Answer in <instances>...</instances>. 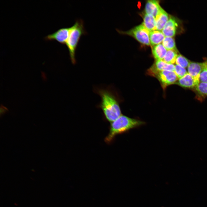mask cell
Returning a JSON list of instances; mask_svg holds the SVG:
<instances>
[{"label":"cell","mask_w":207,"mask_h":207,"mask_svg":"<svg viewBox=\"0 0 207 207\" xmlns=\"http://www.w3.org/2000/svg\"><path fill=\"white\" fill-rule=\"evenodd\" d=\"M95 90L101 98L99 107L102 110L106 119L111 123L121 115L118 102L108 88H96Z\"/></svg>","instance_id":"obj_1"},{"label":"cell","mask_w":207,"mask_h":207,"mask_svg":"<svg viewBox=\"0 0 207 207\" xmlns=\"http://www.w3.org/2000/svg\"><path fill=\"white\" fill-rule=\"evenodd\" d=\"M145 123V122L140 120L121 115L110 123L109 131L105 138L104 141L107 144H110L113 142L117 135L126 132Z\"/></svg>","instance_id":"obj_2"},{"label":"cell","mask_w":207,"mask_h":207,"mask_svg":"<svg viewBox=\"0 0 207 207\" xmlns=\"http://www.w3.org/2000/svg\"><path fill=\"white\" fill-rule=\"evenodd\" d=\"M87 34L84 28L83 21L81 19L76 20L70 27L69 36L66 45L69 51L72 63H76V51L81 37Z\"/></svg>","instance_id":"obj_3"},{"label":"cell","mask_w":207,"mask_h":207,"mask_svg":"<svg viewBox=\"0 0 207 207\" xmlns=\"http://www.w3.org/2000/svg\"><path fill=\"white\" fill-rule=\"evenodd\" d=\"M119 32L133 37L142 44L147 45H150L149 31L142 24L125 32Z\"/></svg>","instance_id":"obj_4"},{"label":"cell","mask_w":207,"mask_h":207,"mask_svg":"<svg viewBox=\"0 0 207 207\" xmlns=\"http://www.w3.org/2000/svg\"><path fill=\"white\" fill-rule=\"evenodd\" d=\"M155 77L160 83L164 89L169 85L175 84L179 79L174 71L167 70L159 72Z\"/></svg>","instance_id":"obj_5"},{"label":"cell","mask_w":207,"mask_h":207,"mask_svg":"<svg viewBox=\"0 0 207 207\" xmlns=\"http://www.w3.org/2000/svg\"><path fill=\"white\" fill-rule=\"evenodd\" d=\"M175 65L164 62L163 60H156L154 64L147 71L149 75L156 77L160 72L163 70L174 71Z\"/></svg>","instance_id":"obj_6"},{"label":"cell","mask_w":207,"mask_h":207,"mask_svg":"<svg viewBox=\"0 0 207 207\" xmlns=\"http://www.w3.org/2000/svg\"><path fill=\"white\" fill-rule=\"evenodd\" d=\"M70 27L61 28L54 33L48 35L45 39L47 40H55L62 44H66L68 39Z\"/></svg>","instance_id":"obj_7"},{"label":"cell","mask_w":207,"mask_h":207,"mask_svg":"<svg viewBox=\"0 0 207 207\" xmlns=\"http://www.w3.org/2000/svg\"><path fill=\"white\" fill-rule=\"evenodd\" d=\"M199 83V80L188 73L183 77L179 79L175 84L183 88L194 89Z\"/></svg>","instance_id":"obj_8"},{"label":"cell","mask_w":207,"mask_h":207,"mask_svg":"<svg viewBox=\"0 0 207 207\" xmlns=\"http://www.w3.org/2000/svg\"><path fill=\"white\" fill-rule=\"evenodd\" d=\"M178 26V24L175 18L170 17L162 30V32L165 36L173 37L176 34Z\"/></svg>","instance_id":"obj_9"},{"label":"cell","mask_w":207,"mask_h":207,"mask_svg":"<svg viewBox=\"0 0 207 207\" xmlns=\"http://www.w3.org/2000/svg\"><path fill=\"white\" fill-rule=\"evenodd\" d=\"M162 9L158 1L148 0L145 6V13L152 15L155 18L160 13Z\"/></svg>","instance_id":"obj_10"},{"label":"cell","mask_w":207,"mask_h":207,"mask_svg":"<svg viewBox=\"0 0 207 207\" xmlns=\"http://www.w3.org/2000/svg\"><path fill=\"white\" fill-rule=\"evenodd\" d=\"M205 67L204 62L203 63L190 62L187 67V72L193 77L199 80L200 74Z\"/></svg>","instance_id":"obj_11"},{"label":"cell","mask_w":207,"mask_h":207,"mask_svg":"<svg viewBox=\"0 0 207 207\" xmlns=\"http://www.w3.org/2000/svg\"><path fill=\"white\" fill-rule=\"evenodd\" d=\"M169 18L168 14L162 9L160 13L155 18L156 30H162Z\"/></svg>","instance_id":"obj_12"},{"label":"cell","mask_w":207,"mask_h":207,"mask_svg":"<svg viewBox=\"0 0 207 207\" xmlns=\"http://www.w3.org/2000/svg\"><path fill=\"white\" fill-rule=\"evenodd\" d=\"M142 24L149 32L156 30V19L151 14H145Z\"/></svg>","instance_id":"obj_13"},{"label":"cell","mask_w":207,"mask_h":207,"mask_svg":"<svg viewBox=\"0 0 207 207\" xmlns=\"http://www.w3.org/2000/svg\"><path fill=\"white\" fill-rule=\"evenodd\" d=\"M149 35L150 44L154 46L160 44L165 38L162 32L157 30L149 32Z\"/></svg>","instance_id":"obj_14"},{"label":"cell","mask_w":207,"mask_h":207,"mask_svg":"<svg viewBox=\"0 0 207 207\" xmlns=\"http://www.w3.org/2000/svg\"><path fill=\"white\" fill-rule=\"evenodd\" d=\"M166 50L162 44L160 43L153 46L152 53L156 60H162L166 54Z\"/></svg>","instance_id":"obj_15"},{"label":"cell","mask_w":207,"mask_h":207,"mask_svg":"<svg viewBox=\"0 0 207 207\" xmlns=\"http://www.w3.org/2000/svg\"><path fill=\"white\" fill-rule=\"evenodd\" d=\"M178 55L177 50H168L163 60L167 63L173 64L175 62Z\"/></svg>","instance_id":"obj_16"},{"label":"cell","mask_w":207,"mask_h":207,"mask_svg":"<svg viewBox=\"0 0 207 207\" xmlns=\"http://www.w3.org/2000/svg\"><path fill=\"white\" fill-rule=\"evenodd\" d=\"M162 44L167 50H177L175 39L173 37H166Z\"/></svg>","instance_id":"obj_17"},{"label":"cell","mask_w":207,"mask_h":207,"mask_svg":"<svg viewBox=\"0 0 207 207\" xmlns=\"http://www.w3.org/2000/svg\"><path fill=\"white\" fill-rule=\"evenodd\" d=\"M194 89L198 96L202 97L207 96V83H200Z\"/></svg>","instance_id":"obj_18"},{"label":"cell","mask_w":207,"mask_h":207,"mask_svg":"<svg viewBox=\"0 0 207 207\" xmlns=\"http://www.w3.org/2000/svg\"><path fill=\"white\" fill-rule=\"evenodd\" d=\"M190 62L188 59L180 54L178 55L175 61L176 64L185 68L188 67Z\"/></svg>","instance_id":"obj_19"},{"label":"cell","mask_w":207,"mask_h":207,"mask_svg":"<svg viewBox=\"0 0 207 207\" xmlns=\"http://www.w3.org/2000/svg\"><path fill=\"white\" fill-rule=\"evenodd\" d=\"M174 72L179 79L183 77L188 73L185 68L177 64L175 65Z\"/></svg>","instance_id":"obj_20"},{"label":"cell","mask_w":207,"mask_h":207,"mask_svg":"<svg viewBox=\"0 0 207 207\" xmlns=\"http://www.w3.org/2000/svg\"><path fill=\"white\" fill-rule=\"evenodd\" d=\"M199 80L200 83H207V67L206 66L200 74Z\"/></svg>","instance_id":"obj_21"},{"label":"cell","mask_w":207,"mask_h":207,"mask_svg":"<svg viewBox=\"0 0 207 207\" xmlns=\"http://www.w3.org/2000/svg\"><path fill=\"white\" fill-rule=\"evenodd\" d=\"M7 111V109L3 106H1L0 108V114H4Z\"/></svg>","instance_id":"obj_22"},{"label":"cell","mask_w":207,"mask_h":207,"mask_svg":"<svg viewBox=\"0 0 207 207\" xmlns=\"http://www.w3.org/2000/svg\"><path fill=\"white\" fill-rule=\"evenodd\" d=\"M204 62L205 63L206 66L207 67V60H206Z\"/></svg>","instance_id":"obj_23"}]
</instances>
